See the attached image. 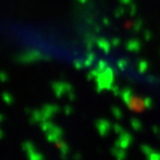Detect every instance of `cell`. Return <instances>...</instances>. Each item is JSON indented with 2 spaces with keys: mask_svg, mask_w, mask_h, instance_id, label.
<instances>
[{
  "mask_svg": "<svg viewBox=\"0 0 160 160\" xmlns=\"http://www.w3.org/2000/svg\"><path fill=\"white\" fill-rule=\"evenodd\" d=\"M68 95V99L70 100V101H73V100H76V95L73 91H70V92L67 93Z\"/></svg>",
  "mask_w": 160,
  "mask_h": 160,
  "instance_id": "f35d334b",
  "label": "cell"
},
{
  "mask_svg": "<svg viewBox=\"0 0 160 160\" xmlns=\"http://www.w3.org/2000/svg\"><path fill=\"white\" fill-rule=\"evenodd\" d=\"M41 111H42L43 116H45V119H51L53 116H56L60 111V107L57 105H45L41 108Z\"/></svg>",
  "mask_w": 160,
  "mask_h": 160,
  "instance_id": "5b68a950",
  "label": "cell"
},
{
  "mask_svg": "<svg viewBox=\"0 0 160 160\" xmlns=\"http://www.w3.org/2000/svg\"><path fill=\"white\" fill-rule=\"evenodd\" d=\"M143 105H145V108L146 109H151L152 108V99L150 97H146L145 99H143Z\"/></svg>",
  "mask_w": 160,
  "mask_h": 160,
  "instance_id": "f1b7e54d",
  "label": "cell"
},
{
  "mask_svg": "<svg viewBox=\"0 0 160 160\" xmlns=\"http://www.w3.org/2000/svg\"><path fill=\"white\" fill-rule=\"evenodd\" d=\"M120 2L122 3V5H130V3L132 2V0H120Z\"/></svg>",
  "mask_w": 160,
  "mask_h": 160,
  "instance_id": "60d3db41",
  "label": "cell"
},
{
  "mask_svg": "<svg viewBox=\"0 0 160 160\" xmlns=\"http://www.w3.org/2000/svg\"><path fill=\"white\" fill-rule=\"evenodd\" d=\"M48 56L43 55L38 50H28L25 52L20 53L17 57V61L19 63H33L40 60H49Z\"/></svg>",
  "mask_w": 160,
  "mask_h": 160,
  "instance_id": "6da1fadb",
  "label": "cell"
},
{
  "mask_svg": "<svg viewBox=\"0 0 160 160\" xmlns=\"http://www.w3.org/2000/svg\"><path fill=\"white\" fill-rule=\"evenodd\" d=\"M95 30L97 31V32H99V31H100V27H99V26H95Z\"/></svg>",
  "mask_w": 160,
  "mask_h": 160,
  "instance_id": "7bdbcfd3",
  "label": "cell"
},
{
  "mask_svg": "<svg viewBox=\"0 0 160 160\" xmlns=\"http://www.w3.org/2000/svg\"><path fill=\"white\" fill-rule=\"evenodd\" d=\"M80 157H81V156L78 155V153H76V155H73V158H75V159H79Z\"/></svg>",
  "mask_w": 160,
  "mask_h": 160,
  "instance_id": "ee69618b",
  "label": "cell"
},
{
  "mask_svg": "<svg viewBox=\"0 0 160 160\" xmlns=\"http://www.w3.org/2000/svg\"><path fill=\"white\" fill-rule=\"evenodd\" d=\"M128 66V62H127V59H119L117 62V67L119 68L120 70H125Z\"/></svg>",
  "mask_w": 160,
  "mask_h": 160,
  "instance_id": "4316f807",
  "label": "cell"
},
{
  "mask_svg": "<svg viewBox=\"0 0 160 160\" xmlns=\"http://www.w3.org/2000/svg\"><path fill=\"white\" fill-rule=\"evenodd\" d=\"M112 128V125L106 119H99L96 121V129H97L98 133L101 137H106L109 133L110 129Z\"/></svg>",
  "mask_w": 160,
  "mask_h": 160,
  "instance_id": "277c9868",
  "label": "cell"
},
{
  "mask_svg": "<svg viewBox=\"0 0 160 160\" xmlns=\"http://www.w3.org/2000/svg\"><path fill=\"white\" fill-rule=\"evenodd\" d=\"M62 136H63V130L56 125L52 129L46 133V138H47L48 141L51 142V143H56V145H57L60 140H61Z\"/></svg>",
  "mask_w": 160,
  "mask_h": 160,
  "instance_id": "7a4b0ae2",
  "label": "cell"
},
{
  "mask_svg": "<svg viewBox=\"0 0 160 160\" xmlns=\"http://www.w3.org/2000/svg\"><path fill=\"white\" fill-rule=\"evenodd\" d=\"M152 131L156 136H158V137L160 136V127H158V126H156V125L152 126Z\"/></svg>",
  "mask_w": 160,
  "mask_h": 160,
  "instance_id": "74e56055",
  "label": "cell"
},
{
  "mask_svg": "<svg viewBox=\"0 0 160 160\" xmlns=\"http://www.w3.org/2000/svg\"><path fill=\"white\" fill-rule=\"evenodd\" d=\"M126 12V9L125 7H119L115 10V17L116 18H121Z\"/></svg>",
  "mask_w": 160,
  "mask_h": 160,
  "instance_id": "83f0119b",
  "label": "cell"
},
{
  "mask_svg": "<svg viewBox=\"0 0 160 160\" xmlns=\"http://www.w3.org/2000/svg\"><path fill=\"white\" fill-rule=\"evenodd\" d=\"M110 42H111V46H112V47H119V45H120V39H119V38H112Z\"/></svg>",
  "mask_w": 160,
  "mask_h": 160,
  "instance_id": "8d00e7d4",
  "label": "cell"
},
{
  "mask_svg": "<svg viewBox=\"0 0 160 160\" xmlns=\"http://www.w3.org/2000/svg\"><path fill=\"white\" fill-rule=\"evenodd\" d=\"M111 91H112L113 95H115V96H120V93H121L119 86H117V85H116V86L113 85V86H112V88H111Z\"/></svg>",
  "mask_w": 160,
  "mask_h": 160,
  "instance_id": "e575fe53",
  "label": "cell"
},
{
  "mask_svg": "<svg viewBox=\"0 0 160 160\" xmlns=\"http://www.w3.org/2000/svg\"><path fill=\"white\" fill-rule=\"evenodd\" d=\"M108 67H109V66H108V63L106 62L105 60H99L97 62V69H99L100 71H103V70H106Z\"/></svg>",
  "mask_w": 160,
  "mask_h": 160,
  "instance_id": "484cf974",
  "label": "cell"
},
{
  "mask_svg": "<svg viewBox=\"0 0 160 160\" xmlns=\"http://www.w3.org/2000/svg\"><path fill=\"white\" fill-rule=\"evenodd\" d=\"M63 112H65L66 116H70L71 113H72V107L71 106H66L65 108H63Z\"/></svg>",
  "mask_w": 160,
  "mask_h": 160,
  "instance_id": "d590c367",
  "label": "cell"
},
{
  "mask_svg": "<svg viewBox=\"0 0 160 160\" xmlns=\"http://www.w3.org/2000/svg\"><path fill=\"white\" fill-rule=\"evenodd\" d=\"M0 78H1V81H2V82H6V81L8 80V76L6 75L5 71H1V73H0Z\"/></svg>",
  "mask_w": 160,
  "mask_h": 160,
  "instance_id": "ab89813d",
  "label": "cell"
},
{
  "mask_svg": "<svg viewBox=\"0 0 160 160\" xmlns=\"http://www.w3.org/2000/svg\"><path fill=\"white\" fill-rule=\"evenodd\" d=\"M73 66H75V68L76 69H78V70H80L82 67H85V65H83V61H81V60H75L73 61Z\"/></svg>",
  "mask_w": 160,
  "mask_h": 160,
  "instance_id": "1f68e13d",
  "label": "cell"
},
{
  "mask_svg": "<svg viewBox=\"0 0 160 160\" xmlns=\"http://www.w3.org/2000/svg\"><path fill=\"white\" fill-rule=\"evenodd\" d=\"M29 159H31V160H41V159H43V155L42 153H40L39 151H37V150H36L35 152L33 153H31V155L29 156Z\"/></svg>",
  "mask_w": 160,
  "mask_h": 160,
  "instance_id": "d4e9b609",
  "label": "cell"
},
{
  "mask_svg": "<svg viewBox=\"0 0 160 160\" xmlns=\"http://www.w3.org/2000/svg\"><path fill=\"white\" fill-rule=\"evenodd\" d=\"M148 159L150 160H160V152H157V151H153L151 155L148 156Z\"/></svg>",
  "mask_w": 160,
  "mask_h": 160,
  "instance_id": "4dcf8cb0",
  "label": "cell"
},
{
  "mask_svg": "<svg viewBox=\"0 0 160 160\" xmlns=\"http://www.w3.org/2000/svg\"><path fill=\"white\" fill-rule=\"evenodd\" d=\"M95 60H96V55L92 52H90L86 57L85 61H83V65H85V67H91L92 63L95 62Z\"/></svg>",
  "mask_w": 160,
  "mask_h": 160,
  "instance_id": "e0dca14e",
  "label": "cell"
},
{
  "mask_svg": "<svg viewBox=\"0 0 160 160\" xmlns=\"http://www.w3.org/2000/svg\"><path fill=\"white\" fill-rule=\"evenodd\" d=\"M103 25H106V26H109L110 25V21H109V19L108 18H103Z\"/></svg>",
  "mask_w": 160,
  "mask_h": 160,
  "instance_id": "b9f144b4",
  "label": "cell"
},
{
  "mask_svg": "<svg viewBox=\"0 0 160 160\" xmlns=\"http://www.w3.org/2000/svg\"><path fill=\"white\" fill-rule=\"evenodd\" d=\"M112 129L117 135H121V133L125 132V129H123L119 123H115V125H112Z\"/></svg>",
  "mask_w": 160,
  "mask_h": 160,
  "instance_id": "f546056e",
  "label": "cell"
},
{
  "mask_svg": "<svg viewBox=\"0 0 160 160\" xmlns=\"http://www.w3.org/2000/svg\"><path fill=\"white\" fill-rule=\"evenodd\" d=\"M57 147L60 151V157L63 158V159H66L67 156H68V153H69V147H68V145L65 142V141L60 140L59 142L57 143Z\"/></svg>",
  "mask_w": 160,
  "mask_h": 160,
  "instance_id": "4fadbf2b",
  "label": "cell"
},
{
  "mask_svg": "<svg viewBox=\"0 0 160 160\" xmlns=\"http://www.w3.org/2000/svg\"><path fill=\"white\" fill-rule=\"evenodd\" d=\"M130 126L135 131H141L142 130V122L137 118H131L130 119Z\"/></svg>",
  "mask_w": 160,
  "mask_h": 160,
  "instance_id": "2e32d148",
  "label": "cell"
},
{
  "mask_svg": "<svg viewBox=\"0 0 160 160\" xmlns=\"http://www.w3.org/2000/svg\"><path fill=\"white\" fill-rule=\"evenodd\" d=\"M128 108L130 110H133V111H141V110L145 108V105H143V100L140 97H136L133 96L130 103L128 105Z\"/></svg>",
  "mask_w": 160,
  "mask_h": 160,
  "instance_id": "52a82bcc",
  "label": "cell"
},
{
  "mask_svg": "<svg viewBox=\"0 0 160 160\" xmlns=\"http://www.w3.org/2000/svg\"><path fill=\"white\" fill-rule=\"evenodd\" d=\"M95 43H97V39H96L93 36H87V37H86L85 45H86V47H87L88 49H91Z\"/></svg>",
  "mask_w": 160,
  "mask_h": 160,
  "instance_id": "ac0fdd59",
  "label": "cell"
},
{
  "mask_svg": "<svg viewBox=\"0 0 160 160\" xmlns=\"http://www.w3.org/2000/svg\"><path fill=\"white\" fill-rule=\"evenodd\" d=\"M142 26H143V22L141 19H136L135 21H133V25H132V28H133V31H136V32H138V31H140V30L142 29Z\"/></svg>",
  "mask_w": 160,
  "mask_h": 160,
  "instance_id": "44dd1931",
  "label": "cell"
},
{
  "mask_svg": "<svg viewBox=\"0 0 160 160\" xmlns=\"http://www.w3.org/2000/svg\"><path fill=\"white\" fill-rule=\"evenodd\" d=\"M143 38H145L146 41H149V40L152 38V33H151V31H149V30H145V31H143Z\"/></svg>",
  "mask_w": 160,
  "mask_h": 160,
  "instance_id": "836d02e7",
  "label": "cell"
},
{
  "mask_svg": "<svg viewBox=\"0 0 160 160\" xmlns=\"http://www.w3.org/2000/svg\"><path fill=\"white\" fill-rule=\"evenodd\" d=\"M140 150L142 151V153L146 156V157H148L149 155H151V153L155 151V150L152 149V148H150L148 145H141L140 146Z\"/></svg>",
  "mask_w": 160,
  "mask_h": 160,
  "instance_id": "7402d4cb",
  "label": "cell"
},
{
  "mask_svg": "<svg viewBox=\"0 0 160 160\" xmlns=\"http://www.w3.org/2000/svg\"><path fill=\"white\" fill-rule=\"evenodd\" d=\"M2 99H3V101L7 103V105H11V103H12V101H13L12 96L10 95L9 92H3L2 93Z\"/></svg>",
  "mask_w": 160,
  "mask_h": 160,
  "instance_id": "cb8c5ba5",
  "label": "cell"
},
{
  "mask_svg": "<svg viewBox=\"0 0 160 160\" xmlns=\"http://www.w3.org/2000/svg\"><path fill=\"white\" fill-rule=\"evenodd\" d=\"M133 91L131 88H125V89L121 90V93H120V97H121V99H122V101L126 103V105H129L130 101H131V99H132L133 97Z\"/></svg>",
  "mask_w": 160,
  "mask_h": 160,
  "instance_id": "30bf717a",
  "label": "cell"
},
{
  "mask_svg": "<svg viewBox=\"0 0 160 160\" xmlns=\"http://www.w3.org/2000/svg\"><path fill=\"white\" fill-rule=\"evenodd\" d=\"M78 1H79L80 3H85L86 1H87V0H78Z\"/></svg>",
  "mask_w": 160,
  "mask_h": 160,
  "instance_id": "f6af8a7d",
  "label": "cell"
},
{
  "mask_svg": "<svg viewBox=\"0 0 160 160\" xmlns=\"http://www.w3.org/2000/svg\"><path fill=\"white\" fill-rule=\"evenodd\" d=\"M126 49L130 52H139L141 49V42L138 39H130L126 42Z\"/></svg>",
  "mask_w": 160,
  "mask_h": 160,
  "instance_id": "ba28073f",
  "label": "cell"
},
{
  "mask_svg": "<svg viewBox=\"0 0 160 160\" xmlns=\"http://www.w3.org/2000/svg\"><path fill=\"white\" fill-rule=\"evenodd\" d=\"M96 45L102 50L105 53H108L110 51V47H111V42H109L106 38H98L97 43Z\"/></svg>",
  "mask_w": 160,
  "mask_h": 160,
  "instance_id": "8fae6325",
  "label": "cell"
},
{
  "mask_svg": "<svg viewBox=\"0 0 160 160\" xmlns=\"http://www.w3.org/2000/svg\"><path fill=\"white\" fill-rule=\"evenodd\" d=\"M133 141V137L131 133H129L128 131H125L123 133L119 135V138L115 141V146L117 147L122 148V149H127L131 142Z\"/></svg>",
  "mask_w": 160,
  "mask_h": 160,
  "instance_id": "3957f363",
  "label": "cell"
},
{
  "mask_svg": "<svg viewBox=\"0 0 160 160\" xmlns=\"http://www.w3.org/2000/svg\"><path fill=\"white\" fill-rule=\"evenodd\" d=\"M100 72H101V71H100L99 69H97V68H96V69H92L91 71H89V72H88L87 79L88 80H95L96 78L100 75Z\"/></svg>",
  "mask_w": 160,
  "mask_h": 160,
  "instance_id": "ffe728a7",
  "label": "cell"
},
{
  "mask_svg": "<svg viewBox=\"0 0 160 160\" xmlns=\"http://www.w3.org/2000/svg\"><path fill=\"white\" fill-rule=\"evenodd\" d=\"M53 127H55V123H53L52 121H50V119L43 120L42 122H40V129L42 130V132H45V133L50 131Z\"/></svg>",
  "mask_w": 160,
  "mask_h": 160,
  "instance_id": "9a60e30c",
  "label": "cell"
},
{
  "mask_svg": "<svg viewBox=\"0 0 160 160\" xmlns=\"http://www.w3.org/2000/svg\"><path fill=\"white\" fill-rule=\"evenodd\" d=\"M148 69V62L146 60H140L139 62H138V70H139V72L143 73L146 72Z\"/></svg>",
  "mask_w": 160,
  "mask_h": 160,
  "instance_id": "603a6c76",
  "label": "cell"
},
{
  "mask_svg": "<svg viewBox=\"0 0 160 160\" xmlns=\"http://www.w3.org/2000/svg\"><path fill=\"white\" fill-rule=\"evenodd\" d=\"M136 12H137V7H136V5H133V3H130L129 15L131 16V17H133V16L136 15Z\"/></svg>",
  "mask_w": 160,
  "mask_h": 160,
  "instance_id": "d6a6232c",
  "label": "cell"
},
{
  "mask_svg": "<svg viewBox=\"0 0 160 160\" xmlns=\"http://www.w3.org/2000/svg\"><path fill=\"white\" fill-rule=\"evenodd\" d=\"M111 112H112V116L116 119H121V118H122V111H121V109H120L119 107L113 106V107L111 108Z\"/></svg>",
  "mask_w": 160,
  "mask_h": 160,
  "instance_id": "d6986e66",
  "label": "cell"
},
{
  "mask_svg": "<svg viewBox=\"0 0 160 160\" xmlns=\"http://www.w3.org/2000/svg\"><path fill=\"white\" fill-rule=\"evenodd\" d=\"M21 148H22V150L25 151V153L27 155V157H29L31 153H33L36 151V147L33 146L32 142H30V141H25V142L21 145Z\"/></svg>",
  "mask_w": 160,
  "mask_h": 160,
  "instance_id": "5bb4252c",
  "label": "cell"
},
{
  "mask_svg": "<svg viewBox=\"0 0 160 160\" xmlns=\"http://www.w3.org/2000/svg\"><path fill=\"white\" fill-rule=\"evenodd\" d=\"M51 88H52V92L56 96V98H61L63 93H66L65 89V81H55L51 83Z\"/></svg>",
  "mask_w": 160,
  "mask_h": 160,
  "instance_id": "8992f818",
  "label": "cell"
},
{
  "mask_svg": "<svg viewBox=\"0 0 160 160\" xmlns=\"http://www.w3.org/2000/svg\"><path fill=\"white\" fill-rule=\"evenodd\" d=\"M111 155H112L115 158H117V159H119V160L125 159V158L127 157L126 149H122V148L117 147V146H115V147L111 149Z\"/></svg>",
  "mask_w": 160,
  "mask_h": 160,
  "instance_id": "7c38bea8",
  "label": "cell"
},
{
  "mask_svg": "<svg viewBox=\"0 0 160 160\" xmlns=\"http://www.w3.org/2000/svg\"><path fill=\"white\" fill-rule=\"evenodd\" d=\"M43 120H46V119L41 110H32V112L30 115V123H32V125H35V123H37V122L40 123V122H42Z\"/></svg>",
  "mask_w": 160,
  "mask_h": 160,
  "instance_id": "9c48e42d",
  "label": "cell"
}]
</instances>
